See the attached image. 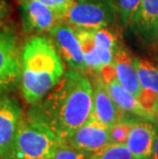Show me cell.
<instances>
[{
  "label": "cell",
  "mask_w": 158,
  "mask_h": 159,
  "mask_svg": "<svg viewBox=\"0 0 158 159\" xmlns=\"http://www.w3.org/2000/svg\"><path fill=\"white\" fill-rule=\"evenodd\" d=\"M92 111V81L85 73L68 69L41 101L30 105L25 115L65 140L88 120Z\"/></svg>",
  "instance_id": "1"
},
{
  "label": "cell",
  "mask_w": 158,
  "mask_h": 159,
  "mask_svg": "<svg viewBox=\"0 0 158 159\" xmlns=\"http://www.w3.org/2000/svg\"><path fill=\"white\" fill-rule=\"evenodd\" d=\"M21 66V94L29 105L41 101L65 73L53 42L42 35H33L23 45Z\"/></svg>",
  "instance_id": "2"
},
{
  "label": "cell",
  "mask_w": 158,
  "mask_h": 159,
  "mask_svg": "<svg viewBox=\"0 0 158 159\" xmlns=\"http://www.w3.org/2000/svg\"><path fill=\"white\" fill-rule=\"evenodd\" d=\"M59 141L60 138L47 127L24 115L6 159H50Z\"/></svg>",
  "instance_id": "3"
},
{
  "label": "cell",
  "mask_w": 158,
  "mask_h": 159,
  "mask_svg": "<svg viewBox=\"0 0 158 159\" xmlns=\"http://www.w3.org/2000/svg\"><path fill=\"white\" fill-rule=\"evenodd\" d=\"M116 16L113 0H73L63 19L74 29L97 30L111 26Z\"/></svg>",
  "instance_id": "4"
},
{
  "label": "cell",
  "mask_w": 158,
  "mask_h": 159,
  "mask_svg": "<svg viewBox=\"0 0 158 159\" xmlns=\"http://www.w3.org/2000/svg\"><path fill=\"white\" fill-rule=\"evenodd\" d=\"M21 55L16 31L0 26V94H7L21 83Z\"/></svg>",
  "instance_id": "5"
},
{
  "label": "cell",
  "mask_w": 158,
  "mask_h": 159,
  "mask_svg": "<svg viewBox=\"0 0 158 159\" xmlns=\"http://www.w3.org/2000/svg\"><path fill=\"white\" fill-rule=\"evenodd\" d=\"M49 35L59 56L69 69L87 72L84 57L73 27L63 21L49 32Z\"/></svg>",
  "instance_id": "6"
},
{
  "label": "cell",
  "mask_w": 158,
  "mask_h": 159,
  "mask_svg": "<svg viewBox=\"0 0 158 159\" xmlns=\"http://www.w3.org/2000/svg\"><path fill=\"white\" fill-rule=\"evenodd\" d=\"M20 2L23 30L28 34L40 35L49 33L64 21L61 13L38 1L24 0Z\"/></svg>",
  "instance_id": "7"
},
{
  "label": "cell",
  "mask_w": 158,
  "mask_h": 159,
  "mask_svg": "<svg viewBox=\"0 0 158 159\" xmlns=\"http://www.w3.org/2000/svg\"><path fill=\"white\" fill-rule=\"evenodd\" d=\"M24 115L18 100L0 94V159H6L11 153Z\"/></svg>",
  "instance_id": "8"
},
{
  "label": "cell",
  "mask_w": 158,
  "mask_h": 159,
  "mask_svg": "<svg viewBox=\"0 0 158 159\" xmlns=\"http://www.w3.org/2000/svg\"><path fill=\"white\" fill-rule=\"evenodd\" d=\"M65 141L74 148L92 154L111 144L109 127L89 117L86 122L65 139Z\"/></svg>",
  "instance_id": "9"
},
{
  "label": "cell",
  "mask_w": 158,
  "mask_h": 159,
  "mask_svg": "<svg viewBox=\"0 0 158 159\" xmlns=\"http://www.w3.org/2000/svg\"><path fill=\"white\" fill-rule=\"evenodd\" d=\"M99 74L101 78L103 79L104 83L106 84L107 89H108L114 103L117 105V107L119 108V110L123 114L133 115V116L151 120L149 115L140 106L137 98L130 93L129 91H127L120 84L118 79H117L116 70L113 63L109 64L107 66H104L101 69Z\"/></svg>",
  "instance_id": "10"
},
{
  "label": "cell",
  "mask_w": 158,
  "mask_h": 159,
  "mask_svg": "<svg viewBox=\"0 0 158 159\" xmlns=\"http://www.w3.org/2000/svg\"><path fill=\"white\" fill-rule=\"evenodd\" d=\"M93 111L90 117L111 127L123 116L117 105L111 98L106 84L99 73H93Z\"/></svg>",
  "instance_id": "11"
},
{
  "label": "cell",
  "mask_w": 158,
  "mask_h": 159,
  "mask_svg": "<svg viewBox=\"0 0 158 159\" xmlns=\"http://www.w3.org/2000/svg\"><path fill=\"white\" fill-rule=\"evenodd\" d=\"M156 136V123L138 117L130 129L125 145L138 159H148L152 152Z\"/></svg>",
  "instance_id": "12"
},
{
  "label": "cell",
  "mask_w": 158,
  "mask_h": 159,
  "mask_svg": "<svg viewBox=\"0 0 158 159\" xmlns=\"http://www.w3.org/2000/svg\"><path fill=\"white\" fill-rule=\"evenodd\" d=\"M113 64L116 70L117 79L120 84L127 91L138 98L142 90V85L140 83L137 68L134 65V57H132L123 46L119 45L114 55Z\"/></svg>",
  "instance_id": "13"
},
{
  "label": "cell",
  "mask_w": 158,
  "mask_h": 159,
  "mask_svg": "<svg viewBox=\"0 0 158 159\" xmlns=\"http://www.w3.org/2000/svg\"><path fill=\"white\" fill-rule=\"evenodd\" d=\"M132 26L143 40H158V0H142Z\"/></svg>",
  "instance_id": "14"
},
{
  "label": "cell",
  "mask_w": 158,
  "mask_h": 159,
  "mask_svg": "<svg viewBox=\"0 0 158 159\" xmlns=\"http://www.w3.org/2000/svg\"><path fill=\"white\" fill-rule=\"evenodd\" d=\"M93 36L99 50V57L102 68L113 63V57L116 49L118 48V37L117 33L112 28L103 27V28L93 30Z\"/></svg>",
  "instance_id": "15"
},
{
  "label": "cell",
  "mask_w": 158,
  "mask_h": 159,
  "mask_svg": "<svg viewBox=\"0 0 158 159\" xmlns=\"http://www.w3.org/2000/svg\"><path fill=\"white\" fill-rule=\"evenodd\" d=\"M77 38L79 40L80 47H81L83 57L87 67V72L90 73H99L102 69L99 50L93 36V30L85 29H75Z\"/></svg>",
  "instance_id": "16"
},
{
  "label": "cell",
  "mask_w": 158,
  "mask_h": 159,
  "mask_svg": "<svg viewBox=\"0 0 158 159\" xmlns=\"http://www.w3.org/2000/svg\"><path fill=\"white\" fill-rule=\"evenodd\" d=\"M134 65L142 89H152L158 94V66L142 59H134Z\"/></svg>",
  "instance_id": "17"
},
{
  "label": "cell",
  "mask_w": 158,
  "mask_h": 159,
  "mask_svg": "<svg viewBox=\"0 0 158 159\" xmlns=\"http://www.w3.org/2000/svg\"><path fill=\"white\" fill-rule=\"evenodd\" d=\"M137 118L133 115L124 114L116 123L109 127L111 144H125Z\"/></svg>",
  "instance_id": "18"
},
{
  "label": "cell",
  "mask_w": 158,
  "mask_h": 159,
  "mask_svg": "<svg viewBox=\"0 0 158 159\" xmlns=\"http://www.w3.org/2000/svg\"><path fill=\"white\" fill-rule=\"evenodd\" d=\"M86 159H138L125 144H109L88 155Z\"/></svg>",
  "instance_id": "19"
},
{
  "label": "cell",
  "mask_w": 158,
  "mask_h": 159,
  "mask_svg": "<svg viewBox=\"0 0 158 159\" xmlns=\"http://www.w3.org/2000/svg\"><path fill=\"white\" fill-rule=\"evenodd\" d=\"M116 6L120 25L123 29L132 25L142 0H113Z\"/></svg>",
  "instance_id": "20"
},
{
  "label": "cell",
  "mask_w": 158,
  "mask_h": 159,
  "mask_svg": "<svg viewBox=\"0 0 158 159\" xmlns=\"http://www.w3.org/2000/svg\"><path fill=\"white\" fill-rule=\"evenodd\" d=\"M138 102L143 110L149 115L153 122H158V94L152 89H142L138 96Z\"/></svg>",
  "instance_id": "21"
},
{
  "label": "cell",
  "mask_w": 158,
  "mask_h": 159,
  "mask_svg": "<svg viewBox=\"0 0 158 159\" xmlns=\"http://www.w3.org/2000/svg\"><path fill=\"white\" fill-rule=\"evenodd\" d=\"M88 155L89 154L74 148L65 140L60 139L59 144L56 145V150L50 159H86Z\"/></svg>",
  "instance_id": "22"
},
{
  "label": "cell",
  "mask_w": 158,
  "mask_h": 159,
  "mask_svg": "<svg viewBox=\"0 0 158 159\" xmlns=\"http://www.w3.org/2000/svg\"><path fill=\"white\" fill-rule=\"evenodd\" d=\"M20 1H24V0H20ZM35 1H38L50 8L55 9L56 11L61 13L64 16V13L68 9L73 0H35Z\"/></svg>",
  "instance_id": "23"
},
{
  "label": "cell",
  "mask_w": 158,
  "mask_h": 159,
  "mask_svg": "<svg viewBox=\"0 0 158 159\" xmlns=\"http://www.w3.org/2000/svg\"><path fill=\"white\" fill-rule=\"evenodd\" d=\"M11 13V6L6 0H0V26L4 23Z\"/></svg>",
  "instance_id": "24"
},
{
  "label": "cell",
  "mask_w": 158,
  "mask_h": 159,
  "mask_svg": "<svg viewBox=\"0 0 158 159\" xmlns=\"http://www.w3.org/2000/svg\"><path fill=\"white\" fill-rule=\"evenodd\" d=\"M148 159H158V122L156 123V136L155 140H154V145L152 152H151L150 157Z\"/></svg>",
  "instance_id": "25"
}]
</instances>
